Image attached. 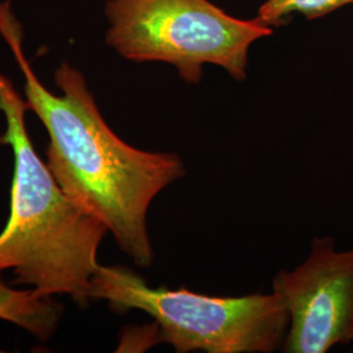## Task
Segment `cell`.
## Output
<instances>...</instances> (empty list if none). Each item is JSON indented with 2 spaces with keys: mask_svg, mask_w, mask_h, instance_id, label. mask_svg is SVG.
<instances>
[{
  "mask_svg": "<svg viewBox=\"0 0 353 353\" xmlns=\"http://www.w3.org/2000/svg\"><path fill=\"white\" fill-rule=\"evenodd\" d=\"M0 33L26 77V103L49 134L46 165L64 192L99 219L121 250L141 268L153 262L148 211L153 199L186 176L173 152L143 151L121 139L103 119L84 75L63 62L54 94L23 51L21 29L0 3Z\"/></svg>",
  "mask_w": 353,
  "mask_h": 353,
  "instance_id": "obj_1",
  "label": "cell"
},
{
  "mask_svg": "<svg viewBox=\"0 0 353 353\" xmlns=\"http://www.w3.org/2000/svg\"><path fill=\"white\" fill-rule=\"evenodd\" d=\"M28 109L0 72V112L7 123L3 138L13 152L11 211L0 233V274L12 270L14 284L49 297L67 294L85 307L100 267L97 252L109 230L64 192L39 159L26 130Z\"/></svg>",
  "mask_w": 353,
  "mask_h": 353,
  "instance_id": "obj_2",
  "label": "cell"
},
{
  "mask_svg": "<svg viewBox=\"0 0 353 353\" xmlns=\"http://www.w3.org/2000/svg\"><path fill=\"white\" fill-rule=\"evenodd\" d=\"M90 299L115 313L140 310L160 328L161 343L176 353H272L281 350L290 316L271 292L237 297L188 288H152L123 265H102L90 283Z\"/></svg>",
  "mask_w": 353,
  "mask_h": 353,
  "instance_id": "obj_3",
  "label": "cell"
},
{
  "mask_svg": "<svg viewBox=\"0 0 353 353\" xmlns=\"http://www.w3.org/2000/svg\"><path fill=\"white\" fill-rule=\"evenodd\" d=\"M106 43L127 61L173 65L189 84H199L205 64L230 77L248 75L249 49L272 28L240 20L210 0H109Z\"/></svg>",
  "mask_w": 353,
  "mask_h": 353,
  "instance_id": "obj_4",
  "label": "cell"
},
{
  "mask_svg": "<svg viewBox=\"0 0 353 353\" xmlns=\"http://www.w3.org/2000/svg\"><path fill=\"white\" fill-rule=\"evenodd\" d=\"M335 245L332 237L314 239L305 262L272 278L290 316L283 352L326 353L353 341V248Z\"/></svg>",
  "mask_w": 353,
  "mask_h": 353,
  "instance_id": "obj_5",
  "label": "cell"
},
{
  "mask_svg": "<svg viewBox=\"0 0 353 353\" xmlns=\"http://www.w3.org/2000/svg\"><path fill=\"white\" fill-rule=\"evenodd\" d=\"M63 307L33 290H16L0 279V319L14 323L36 339L48 341L58 328Z\"/></svg>",
  "mask_w": 353,
  "mask_h": 353,
  "instance_id": "obj_6",
  "label": "cell"
},
{
  "mask_svg": "<svg viewBox=\"0 0 353 353\" xmlns=\"http://www.w3.org/2000/svg\"><path fill=\"white\" fill-rule=\"evenodd\" d=\"M347 4H353V0H265L255 19L262 26L274 28L287 24L294 13L314 20Z\"/></svg>",
  "mask_w": 353,
  "mask_h": 353,
  "instance_id": "obj_7",
  "label": "cell"
},
{
  "mask_svg": "<svg viewBox=\"0 0 353 353\" xmlns=\"http://www.w3.org/2000/svg\"><path fill=\"white\" fill-rule=\"evenodd\" d=\"M1 145H6V141H4L3 135H0V147H1Z\"/></svg>",
  "mask_w": 353,
  "mask_h": 353,
  "instance_id": "obj_8",
  "label": "cell"
}]
</instances>
